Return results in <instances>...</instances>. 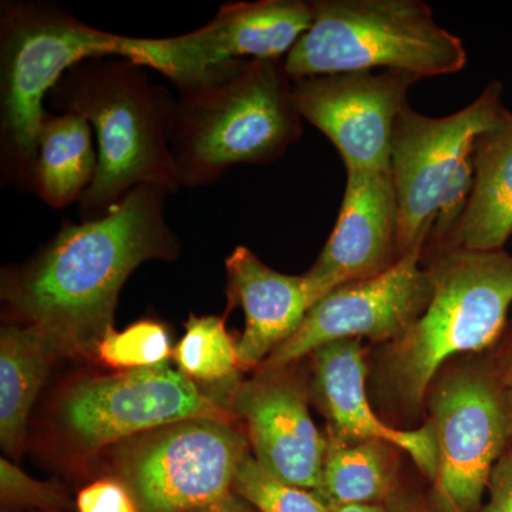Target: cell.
Segmentation results:
<instances>
[{"label":"cell","instance_id":"13","mask_svg":"<svg viewBox=\"0 0 512 512\" xmlns=\"http://www.w3.org/2000/svg\"><path fill=\"white\" fill-rule=\"evenodd\" d=\"M420 77L392 70L291 79L293 106L339 151L346 170L390 171L393 128Z\"/></svg>","mask_w":512,"mask_h":512},{"label":"cell","instance_id":"9","mask_svg":"<svg viewBox=\"0 0 512 512\" xmlns=\"http://www.w3.org/2000/svg\"><path fill=\"white\" fill-rule=\"evenodd\" d=\"M503 87L491 83L473 103L446 117L417 113L407 104L397 117L390 174L399 207V254L424 251L441 201L476 138L503 110Z\"/></svg>","mask_w":512,"mask_h":512},{"label":"cell","instance_id":"14","mask_svg":"<svg viewBox=\"0 0 512 512\" xmlns=\"http://www.w3.org/2000/svg\"><path fill=\"white\" fill-rule=\"evenodd\" d=\"M286 369H261L239 384L229 410L247 424L249 446L265 470L318 494L328 439L313 423L305 387Z\"/></svg>","mask_w":512,"mask_h":512},{"label":"cell","instance_id":"10","mask_svg":"<svg viewBox=\"0 0 512 512\" xmlns=\"http://www.w3.org/2000/svg\"><path fill=\"white\" fill-rule=\"evenodd\" d=\"M191 419L232 424V413L168 363L82 380L59 406L64 433L92 451Z\"/></svg>","mask_w":512,"mask_h":512},{"label":"cell","instance_id":"25","mask_svg":"<svg viewBox=\"0 0 512 512\" xmlns=\"http://www.w3.org/2000/svg\"><path fill=\"white\" fill-rule=\"evenodd\" d=\"M0 501L3 507L37 511H66L70 507L62 488L35 480L5 458L0 460Z\"/></svg>","mask_w":512,"mask_h":512},{"label":"cell","instance_id":"21","mask_svg":"<svg viewBox=\"0 0 512 512\" xmlns=\"http://www.w3.org/2000/svg\"><path fill=\"white\" fill-rule=\"evenodd\" d=\"M394 447L383 441L329 437L319 497L332 507L377 504L393 487Z\"/></svg>","mask_w":512,"mask_h":512},{"label":"cell","instance_id":"2","mask_svg":"<svg viewBox=\"0 0 512 512\" xmlns=\"http://www.w3.org/2000/svg\"><path fill=\"white\" fill-rule=\"evenodd\" d=\"M144 69L120 57L84 60L47 96L60 113L80 114L96 133L99 161L80 198L83 221L103 217L141 185L181 188L171 153L175 101Z\"/></svg>","mask_w":512,"mask_h":512},{"label":"cell","instance_id":"15","mask_svg":"<svg viewBox=\"0 0 512 512\" xmlns=\"http://www.w3.org/2000/svg\"><path fill=\"white\" fill-rule=\"evenodd\" d=\"M397 242L399 207L390 171L346 170L335 228L305 275L329 292L375 278L399 261Z\"/></svg>","mask_w":512,"mask_h":512},{"label":"cell","instance_id":"30","mask_svg":"<svg viewBox=\"0 0 512 512\" xmlns=\"http://www.w3.org/2000/svg\"><path fill=\"white\" fill-rule=\"evenodd\" d=\"M330 512H389L387 508L379 504L369 505H342V507H332Z\"/></svg>","mask_w":512,"mask_h":512},{"label":"cell","instance_id":"29","mask_svg":"<svg viewBox=\"0 0 512 512\" xmlns=\"http://www.w3.org/2000/svg\"><path fill=\"white\" fill-rule=\"evenodd\" d=\"M389 512H426L419 504L409 500V498L396 497L389 501Z\"/></svg>","mask_w":512,"mask_h":512},{"label":"cell","instance_id":"5","mask_svg":"<svg viewBox=\"0 0 512 512\" xmlns=\"http://www.w3.org/2000/svg\"><path fill=\"white\" fill-rule=\"evenodd\" d=\"M315 18L288 56L291 79L392 70L431 77L464 69L463 40L420 0H316Z\"/></svg>","mask_w":512,"mask_h":512},{"label":"cell","instance_id":"31","mask_svg":"<svg viewBox=\"0 0 512 512\" xmlns=\"http://www.w3.org/2000/svg\"><path fill=\"white\" fill-rule=\"evenodd\" d=\"M505 384H507L508 389L512 390V357L510 366H508L507 375L504 377Z\"/></svg>","mask_w":512,"mask_h":512},{"label":"cell","instance_id":"26","mask_svg":"<svg viewBox=\"0 0 512 512\" xmlns=\"http://www.w3.org/2000/svg\"><path fill=\"white\" fill-rule=\"evenodd\" d=\"M79 512H140L133 497L117 478L87 485L76 500Z\"/></svg>","mask_w":512,"mask_h":512},{"label":"cell","instance_id":"23","mask_svg":"<svg viewBox=\"0 0 512 512\" xmlns=\"http://www.w3.org/2000/svg\"><path fill=\"white\" fill-rule=\"evenodd\" d=\"M232 491L258 512H330L318 494L272 476L251 453L239 464Z\"/></svg>","mask_w":512,"mask_h":512},{"label":"cell","instance_id":"22","mask_svg":"<svg viewBox=\"0 0 512 512\" xmlns=\"http://www.w3.org/2000/svg\"><path fill=\"white\" fill-rule=\"evenodd\" d=\"M173 356L180 372L194 383L227 382L241 370L237 343L218 316L191 315Z\"/></svg>","mask_w":512,"mask_h":512},{"label":"cell","instance_id":"27","mask_svg":"<svg viewBox=\"0 0 512 512\" xmlns=\"http://www.w3.org/2000/svg\"><path fill=\"white\" fill-rule=\"evenodd\" d=\"M490 498L481 512H512V444L491 474Z\"/></svg>","mask_w":512,"mask_h":512},{"label":"cell","instance_id":"32","mask_svg":"<svg viewBox=\"0 0 512 512\" xmlns=\"http://www.w3.org/2000/svg\"><path fill=\"white\" fill-rule=\"evenodd\" d=\"M2 512H13V511H2ZM29 512H66V511H29Z\"/></svg>","mask_w":512,"mask_h":512},{"label":"cell","instance_id":"11","mask_svg":"<svg viewBox=\"0 0 512 512\" xmlns=\"http://www.w3.org/2000/svg\"><path fill=\"white\" fill-rule=\"evenodd\" d=\"M313 18V3L303 0L231 3L194 32L137 37L131 62L163 73L180 89L238 60H285Z\"/></svg>","mask_w":512,"mask_h":512},{"label":"cell","instance_id":"4","mask_svg":"<svg viewBox=\"0 0 512 512\" xmlns=\"http://www.w3.org/2000/svg\"><path fill=\"white\" fill-rule=\"evenodd\" d=\"M426 311L382 357V387L396 406L414 412L441 367L454 356L493 345L512 305V256L504 251L448 248L431 252Z\"/></svg>","mask_w":512,"mask_h":512},{"label":"cell","instance_id":"24","mask_svg":"<svg viewBox=\"0 0 512 512\" xmlns=\"http://www.w3.org/2000/svg\"><path fill=\"white\" fill-rule=\"evenodd\" d=\"M171 355L170 335L154 320H140L123 332L107 330L94 353L100 363L121 372L164 365Z\"/></svg>","mask_w":512,"mask_h":512},{"label":"cell","instance_id":"6","mask_svg":"<svg viewBox=\"0 0 512 512\" xmlns=\"http://www.w3.org/2000/svg\"><path fill=\"white\" fill-rule=\"evenodd\" d=\"M0 130L9 170L32 177L45 100L76 64L131 60L136 37L92 28L57 6L8 2L0 25Z\"/></svg>","mask_w":512,"mask_h":512},{"label":"cell","instance_id":"19","mask_svg":"<svg viewBox=\"0 0 512 512\" xmlns=\"http://www.w3.org/2000/svg\"><path fill=\"white\" fill-rule=\"evenodd\" d=\"M62 346L37 326L8 325L0 332V443L18 458L30 412Z\"/></svg>","mask_w":512,"mask_h":512},{"label":"cell","instance_id":"17","mask_svg":"<svg viewBox=\"0 0 512 512\" xmlns=\"http://www.w3.org/2000/svg\"><path fill=\"white\" fill-rule=\"evenodd\" d=\"M229 306H241L245 330L237 343L241 370L262 366L302 325L328 291L308 275L279 274L247 247L225 261Z\"/></svg>","mask_w":512,"mask_h":512},{"label":"cell","instance_id":"3","mask_svg":"<svg viewBox=\"0 0 512 512\" xmlns=\"http://www.w3.org/2000/svg\"><path fill=\"white\" fill-rule=\"evenodd\" d=\"M178 90L171 153L181 187L214 183L232 165L271 163L301 137L284 60H238Z\"/></svg>","mask_w":512,"mask_h":512},{"label":"cell","instance_id":"12","mask_svg":"<svg viewBox=\"0 0 512 512\" xmlns=\"http://www.w3.org/2000/svg\"><path fill=\"white\" fill-rule=\"evenodd\" d=\"M421 261L423 251H412L375 278L333 289L261 369H284L338 340L390 343L402 338L431 298L430 274Z\"/></svg>","mask_w":512,"mask_h":512},{"label":"cell","instance_id":"1","mask_svg":"<svg viewBox=\"0 0 512 512\" xmlns=\"http://www.w3.org/2000/svg\"><path fill=\"white\" fill-rule=\"evenodd\" d=\"M167 192L141 185L106 215L66 224L39 255L6 279V301L62 346L64 356L94 357L113 328L121 288L153 259H175L178 239L164 214Z\"/></svg>","mask_w":512,"mask_h":512},{"label":"cell","instance_id":"20","mask_svg":"<svg viewBox=\"0 0 512 512\" xmlns=\"http://www.w3.org/2000/svg\"><path fill=\"white\" fill-rule=\"evenodd\" d=\"M92 131L80 114L46 111L37 136L30 188L50 207H67L92 185L99 161Z\"/></svg>","mask_w":512,"mask_h":512},{"label":"cell","instance_id":"28","mask_svg":"<svg viewBox=\"0 0 512 512\" xmlns=\"http://www.w3.org/2000/svg\"><path fill=\"white\" fill-rule=\"evenodd\" d=\"M190 512H258L252 507L251 504L247 503L244 498L239 495L232 493L228 497L222 498L217 503L205 505V507L197 508V510Z\"/></svg>","mask_w":512,"mask_h":512},{"label":"cell","instance_id":"18","mask_svg":"<svg viewBox=\"0 0 512 512\" xmlns=\"http://www.w3.org/2000/svg\"><path fill=\"white\" fill-rule=\"evenodd\" d=\"M511 235L512 113L503 107L497 120L476 138L473 191L463 217L439 251H503Z\"/></svg>","mask_w":512,"mask_h":512},{"label":"cell","instance_id":"16","mask_svg":"<svg viewBox=\"0 0 512 512\" xmlns=\"http://www.w3.org/2000/svg\"><path fill=\"white\" fill-rule=\"evenodd\" d=\"M313 387L333 439L383 441L409 454L421 473L436 481L439 448L433 423L397 430L384 423L367 400V366L360 340H338L312 353Z\"/></svg>","mask_w":512,"mask_h":512},{"label":"cell","instance_id":"7","mask_svg":"<svg viewBox=\"0 0 512 512\" xmlns=\"http://www.w3.org/2000/svg\"><path fill=\"white\" fill-rule=\"evenodd\" d=\"M249 447L234 424L191 419L128 441L114 467L138 511L190 512L234 493Z\"/></svg>","mask_w":512,"mask_h":512},{"label":"cell","instance_id":"8","mask_svg":"<svg viewBox=\"0 0 512 512\" xmlns=\"http://www.w3.org/2000/svg\"><path fill=\"white\" fill-rule=\"evenodd\" d=\"M431 423L439 448L434 490L443 512H474L512 439L511 396L485 367H460L431 386Z\"/></svg>","mask_w":512,"mask_h":512}]
</instances>
